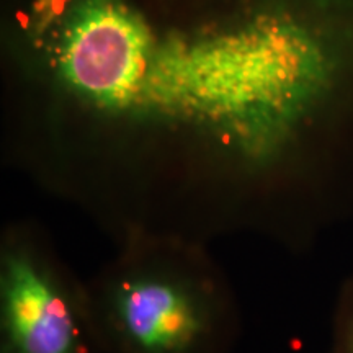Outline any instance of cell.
I'll use <instances>...</instances> for the list:
<instances>
[{
    "instance_id": "6da1fadb",
    "label": "cell",
    "mask_w": 353,
    "mask_h": 353,
    "mask_svg": "<svg viewBox=\"0 0 353 353\" xmlns=\"http://www.w3.org/2000/svg\"><path fill=\"white\" fill-rule=\"evenodd\" d=\"M3 154L114 239L353 214V0H0Z\"/></svg>"
},
{
    "instance_id": "277c9868",
    "label": "cell",
    "mask_w": 353,
    "mask_h": 353,
    "mask_svg": "<svg viewBox=\"0 0 353 353\" xmlns=\"http://www.w3.org/2000/svg\"><path fill=\"white\" fill-rule=\"evenodd\" d=\"M330 353H353V272L345 278L335 299Z\"/></svg>"
},
{
    "instance_id": "3957f363",
    "label": "cell",
    "mask_w": 353,
    "mask_h": 353,
    "mask_svg": "<svg viewBox=\"0 0 353 353\" xmlns=\"http://www.w3.org/2000/svg\"><path fill=\"white\" fill-rule=\"evenodd\" d=\"M0 353H103L87 281L33 221L0 234Z\"/></svg>"
},
{
    "instance_id": "7a4b0ae2",
    "label": "cell",
    "mask_w": 353,
    "mask_h": 353,
    "mask_svg": "<svg viewBox=\"0 0 353 353\" xmlns=\"http://www.w3.org/2000/svg\"><path fill=\"white\" fill-rule=\"evenodd\" d=\"M87 281L103 353H232L241 309L208 244L130 232Z\"/></svg>"
}]
</instances>
